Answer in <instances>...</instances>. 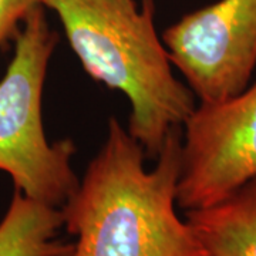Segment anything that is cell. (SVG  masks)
Returning a JSON list of instances; mask_svg holds the SVG:
<instances>
[{"mask_svg":"<svg viewBox=\"0 0 256 256\" xmlns=\"http://www.w3.org/2000/svg\"><path fill=\"white\" fill-rule=\"evenodd\" d=\"M181 148L178 128L146 171L142 146L111 117L104 146L60 208L76 236L72 256H206L175 210Z\"/></svg>","mask_w":256,"mask_h":256,"instance_id":"obj_1","label":"cell"},{"mask_svg":"<svg viewBox=\"0 0 256 256\" xmlns=\"http://www.w3.org/2000/svg\"><path fill=\"white\" fill-rule=\"evenodd\" d=\"M63 24L82 68L96 82L127 96L128 132L148 158H156L168 136L184 127L195 94L172 73L156 34L154 6L134 0H42Z\"/></svg>","mask_w":256,"mask_h":256,"instance_id":"obj_2","label":"cell"},{"mask_svg":"<svg viewBox=\"0 0 256 256\" xmlns=\"http://www.w3.org/2000/svg\"><path fill=\"white\" fill-rule=\"evenodd\" d=\"M13 38L14 53L0 80V171L26 196L62 208L80 181L72 168L76 144L50 142L43 127V87L58 43L43 4L28 13Z\"/></svg>","mask_w":256,"mask_h":256,"instance_id":"obj_3","label":"cell"},{"mask_svg":"<svg viewBox=\"0 0 256 256\" xmlns=\"http://www.w3.org/2000/svg\"><path fill=\"white\" fill-rule=\"evenodd\" d=\"M176 205L200 210L256 178V82L201 102L184 124Z\"/></svg>","mask_w":256,"mask_h":256,"instance_id":"obj_4","label":"cell"},{"mask_svg":"<svg viewBox=\"0 0 256 256\" xmlns=\"http://www.w3.org/2000/svg\"><path fill=\"white\" fill-rule=\"evenodd\" d=\"M162 42L201 102L235 96L256 67V0H218L192 12Z\"/></svg>","mask_w":256,"mask_h":256,"instance_id":"obj_5","label":"cell"},{"mask_svg":"<svg viewBox=\"0 0 256 256\" xmlns=\"http://www.w3.org/2000/svg\"><path fill=\"white\" fill-rule=\"evenodd\" d=\"M185 218L206 256H256V178Z\"/></svg>","mask_w":256,"mask_h":256,"instance_id":"obj_6","label":"cell"},{"mask_svg":"<svg viewBox=\"0 0 256 256\" xmlns=\"http://www.w3.org/2000/svg\"><path fill=\"white\" fill-rule=\"evenodd\" d=\"M62 226L60 208L34 201L14 188L0 220V256H72L74 244L57 238Z\"/></svg>","mask_w":256,"mask_h":256,"instance_id":"obj_7","label":"cell"},{"mask_svg":"<svg viewBox=\"0 0 256 256\" xmlns=\"http://www.w3.org/2000/svg\"><path fill=\"white\" fill-rule=\"evenodd\" d=\"M42 0H0V47L13 38L23 20Z\"/></svg>","mask_w":256,"mask_h":256,"instance_id":"obj_8","label":"cell"}]
</instances>
